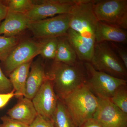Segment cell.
Segmentation results:
<instances>
[{"mask_svg":"<svg viewBox=\"0 0 127 127\" xmlns=\"http://www.w3.org/2000/svg\"><path fill=\"white\" fill-rule=\"evenodd\" d=\"M46 73L47 77L52 82L57 96L61 99L85 84L87 76L84 62L80 61L70 65L53 61Z\"/></svg>","mask_w":127,"mask_h":127,"instance_id":"6da1fadb","label":"cell"},{"mask_svg":"<svg viewBox=\"0 0 127 127\" xmlns=\"http://www.w3.org/2000/svg\"><path fill=\"white\" fill-rule=\"evenodd\" d=\"M61 99L78 127L93 118L98 105V98L86 83Z\"/></svg>","mask_w":127,"mask_h":127,"instance_id":"7a4b0ae2","label":"cell"},{"mask_svg":"<svg viewBox=\"0 0 127 127\" xmlns=\"http://www.w3.org/2000/svg\"><path fill=\"white\" fill-rule=\"evenodd\" d=\"M70 28L94 48L98 21L93 11V0H77L70 13Z\"/></svg>","mask_w":127,"mask_h":127,"instance_id":"3957f363","label":"cell"},{"mask_svg":"<svg viewBox=\"0 0 127 127\" xmlns=\"http://www.w3.org/2000/svg\"><path fill=\"white\" fill-rule=\"evenodd\" d=\"M90 63L96 70L117 78H127V69L108 42L95 43Z\"/></svg>","mask_w":127,"mask_h":127,"instance_id":"277c9868","label":"cell"},{"mask_svg":"<svg viewBox=\"0 0 127 127\" xmlns=\"http://www.w3.org/2000/svg\"><path fill=\"white\" fill-rule=\"evenodd\" d=\"M84 64L87 75L86 84L98 98L110 100L119 87L127 85L126 79L96 70L90 62H84Z\"/></svg>","mask_w":127,"mask_h":127,"instance_id":"5b68a950","label":"cell"},{"mask_svg":"<svg viewBox=\"0 0 127 127\" xmlns=\"http://www.w3.org/2000/svg\"><path fill=\"white\" fill-rule=\"evenodd\" d=\"M93 5L98 21L127 30V0H93Z\"/></svg>","mask_w":127,"mask_h":127,"instance_id":"8992f818","label":"cell"},{"mask_svg":"<svg viewBox=\"0 0 127 127\" xmlns=\"http://www.w3.org/2000/svg\"><path fill=\"white\" fill-rule=\"evenodd\" d=\"M70 14L58 15L39 21H31L28 29L38 39L65 35L70 28Z\"/></svg>","mask_w":127,"mask_h":127,"instance_id":"52a82bcc","label":"cell"},{"mask_svg":"<svg viewBox=\"0 0 127 127\" xmlns=\"http://www.w3.org/2000/svg\"><path fill=\"white\" fill-rule=\"evenodd\" d=\"M34 5L25 14L31 21L41 20L62 14H70L77 0H33Z\"/></svg>","mask_w":127,"mask_h":127,"instance_id":"ba28073f","label":"cell"},{"mask_svg":"<svg viewBox=\"0 0 127 127\" xmlns=\"http://www.w3.org/2000/svg\"><path fill=\"white\" fill-rule=\"evenodd\" d=\"M41 45L31 39L20 41L2 62L5 72L9 74L19 66L32 61L39 55Z\"/></svg>","mask_w":127,"mask_h":127,"instance_id":"9c48e42d","label":"cell"},{"mask_svg":"<svg viewBox=\"0 0 127 127\" xmlns=\"http://www.w3.org/2000/svg\"><path fill=\"white\" fill-rule=\"evenodd\" d=\"M98 98V105L93 118L102 127H127V114L109 100Z\"/></svg>","mask_w":127,"mask_h":127,"instance_id":"30bf717a","label":"cell"},{"mask_svg":"<svg viewBox=\"0 0 127 127\" xmlns=\"http://www.w3.org/2000/svg\"><path fill=\"white\" fill-rule=\"evenodd\" d=\"M58 98L52 82L46 77L32 100L38 115L51 120L56 108Z\"/></svg>","mask_w":127,"mask_h":127,"instance_id":"8fae6325","label":"cell"},{"mask_svg":"<svg viewBox=\"0 0 127 127\" xmlns=\"http://www.w3.org/2000/svg\"><path fill=\"white\" fill-rule=\"evenodd\" d=\"M30 21L25 14L8 11L5 18L0 25V35L17 36L28 29Z\"/></svg>","mask_w":127,"mask_h":127,"instance_id":"7c38bea8","label":"cell"},{"mask_svg":"<svg viewBox=\"0 0 127 127\" xmlns=\"http://www.w3.org/2000/svg\"><path fill=\"white\" fill-rule=\"evenodd\" d=\"M28 77L24 97L32 100L46 78L45 66L40 60L32 62Z\"/></svg>","mask_w":127,"mask_h":127,"instance_id":"4fadbf2b","label":"cell"},{"mask_svg":"<svg viewBox=\"0 0 127 127\" xmlns=\"http://www.w3.org/2000/svg\"><path fill=\"white\" fill-rule=\"evenodd\" d=\"M127 42L126 30L98 21L95 33V43L112 42L126 44Z\"/></svg>","mask_w":127,"mask_h":127,"instance_id":"5bb4252c","label":"cell"},{"mask_svg":"<svg viewBox=\"0 0 127 127\" xmlns=\"http://www.w3.org/2000/svg\"><path fill=\"white\" fill-rule=\"evenodd\" d=\"M7 112L8 116L30 126L37 116L32 100L23 97Z\"/></svg>","mask_w":127,"mask_h":127,"instance_id":"9a60e30c","label":"cell"},{"mask_svg":"<svg viewBox=\"0 0 127 127\" xmlns=\"http://www.w3.org/2000/svg\"><path fill=\"white\" fill-rule=\"evenodd\" d=\"M32 61L19 66L9 74V79L15 91V96L18 99L25 95L26 83Z\"/></svg>","mask_w":127,"mask_h":127,"instance_id":"2e32d148","label":"cell"},{"mask_svg":"<svg viewBox=\"0 0 127 127\" xmlns=\"http://www.w3.org/2000/svg\"><path fill=\"white\" fill-rule=\"evenodd\" d=\"M53 61L70 65H74L79 61L66 34L58 37L57 51Z\"/></svg>","mask_w":127,"mask_h":127,"instance_id":"e0dca14e","label":"cell"},{"mask_svg":"<svg viewBox=\"0 0 127 127\" xmlns=\"http://www.w3.org/2000/svg\"><path fill=\"white\" fill-rule=\"evenodd\" d=\"M68 40L75 49L80 61L90 62L94 48L89 45L76 32L69 28L66 34Z\"/></svg>","mask_w":127,"mask_h":127,"instance_id":"ac0fdd59","label":"cell"},{"mask_svg":"<svg viewBox=\"0 0 127 127\" xmlns=\"http://www.w3.org/2000/svg\"><path fill=\"white\" fill-rule=\"evenodd\" d=\"M51 120L55 127H78L69 114L63 101L59 97Z\"/></svg>","mask_w":127,"mask_h":127,"instance_id":"d6986e66","label":"cell"},{"mask_svg":"<svg viewBox=\"0 0 127 127\" xmlns=\"http://www.w3.org/2000/svg\"><path fill=\"white\" fill-rule=\"evenodd\" d=\"M40 39L41 48L39 55L43 59L53 61L57 51L58 37H51Z\"/></svg>","mask_w":127,"mask_h":127,"instance_id":"ffe728a7","label":"cell"},{"mask_svg":"<svg viewBox=\"0 0 127 127\" xmlns=\"http://www.w3.org/2000/svg\"><path fill=\"white\" fill-rule=\"evenodd\" d=\"M17 36L0 35V61L3 62L10 53L20 41Z\"/></svg>","mask_w":127,"mask_h":127,"instance_id":"44dd1931","label":"cell"},{"mask_svg":"<svg viewBox=\"0 0 127 127\" xmlns=\"http://www.w3.org/2000/svg\"><path fill=\"white\" fill-rule=\"evenodd\" d=\"M4 1L8 11L25 14L31 9L34 5L32 0H9Z\"/></svg>","mask_w":127,"mask_h":127,"instance_id":"7402d4cb","label":"cell"},{"mask_svg":"<svg viewBox=\"0 0 127 127\" xmlns=\"http://www.w3.org/2000/svg\"><path fill=\"white\" fill-rule=\"evenodd\" d=\"M109 100L123 112L127 114V85L119 87Z\"/></svg>","mask_w":127,"mask_h":127,"instance_id":"603a6c76","label":"cell"},{"mask_svg":"<svg viewBox=\"0 0 127 127\" xmlns=\"http://www.w3.org/2000/svg\"><path fill=\"white\" fill-rule=\"evenodd\" d=\"M111 48L119 57L123 64L127 69V50L118 43L108 42Z\"/></svg>","mask_w":127,"mask_h":127,"instance_id":"cb8c5ba5","label":"cell"},{"mask_svg":"<svg viewBox=\"0 0 127 127\" xmlns=\"http://www.w3.org/2000/svg\"><path fill=\"white\" fill-rule=\"evenodd\" d=\"M10 79L7 78L0 66V93H7L13 90Z\"/></svg>","mask_w":127,"mask_h":127,"instance_id":"d4e9b609","label":"cell"},{"mask_svg":"<svg viewBox=\"0 0 127 127\" xmlns=\"http://www.w3.org/2000/svg\"><path fill=\"white\" fill-rule=\"evenodd\" d=\"M0 119L2 123L0 124V127H29V125L6 115L2 116Z\"/></svg>","mask_w":127,"mask_h":127,"instance_id":"484cf974","label":"cell"},{"mask_svg":"<svg viewBox=\"0 0 127 127\" xmlns=\"http://www.w3.org/2000/svg\"><path fill=\"white\" fill-rule=\"evenodd\" d=\"M29 127H55L51 120L37 115Z\"/></svg>","mask_w":127,"mask_h":127,"instance_id":"4316f807","label":"cell"},{"mask_svg":"<svg viewBox=\"0 0 127 127\" xmlns=\"http://www.w3.org/2000/svg\"><path fill=\"white\" fill-rule=\"evenodd\" d=\"M15 96V91L7 93H0V109L4 107L9 101Z\"/></svg>","mask_w":127,"mask_h":127,"instance_id":"83f0119b","label":"cell"},{"mask_svg":"<svg viewBox=\"0 0 127 127\" xmlns=\"http://www.w3.org/2000/svg\"><path fill=\"white\" fill-rule=\"evenodd\" d=\"M8 11V8L4 1H0V25L4 20Z\"/></svg>","mask_w":127,"mask_h":127,"instance_id":"f1b7e54d","label":"cell"},{"mask_svg":"<svg viewBox=\"0 0 127 127\" xmlns=\"http://www.w3.org/2000/svg\"><path fill=\"white\" fill-rule=\"evenodd\" d=\"M79 127H102L94 118L89 119Z\"/></svg>","mask_w":127,"mask_h":127,"instance_id":"f546056e","label":"cell"}]
</instances>
